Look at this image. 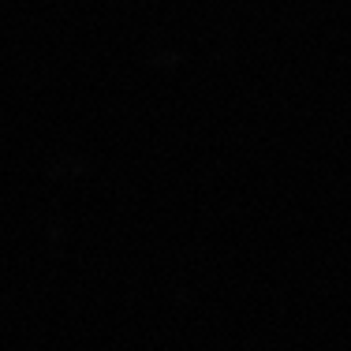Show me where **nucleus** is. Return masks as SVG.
<instances>
[]
</instances>
